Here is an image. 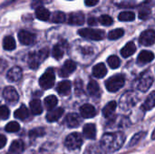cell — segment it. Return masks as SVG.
<instances>
[{"instance_id": "obj_44", "label": "cell", "mask_w": 155, "mask_h": 154, "mask_svg": "<svg viewBox=\"0 0 155 154\" xmlns=\"http://www.w3.org/2000/svg\"><path fill=\"white\" fill-rule=\"evenodd\" d=\"M98 2H99V0H84V3L87 6H94V5H97Z\"/></svg>"}, {"instance_id": "obj_18", "label": "cell", "mask_w": 155, "mask_h": 154, "mask_svg": "<svg viewBox=\"0 0 155 154\" xmlns=\"http://www.w3.org/2000/svg\"><path fill=\"white\" fill-rule=\"evenodd\" d=\"M6 77L9 81L11 82H17L21 79L22 77V70L21 68L15 66L13 68H11L6 74Z\"/></svg>"}, {"instance_id": "obj_8", "label": "cell", "mask_w": 155, "mask_h": 154, "mask_svg": "<svg viewBox=\"0 0 155 154\" xmlns=\"http://www.w3.org/2000/svg\"><path fill=\"white\" fill-rule=\"evenodd\" d=\"M153 83V76L150 72H145L142 74L136 84V87L141 92H147Z\"/></svg>"}, {"instance_id": "obj_43", "label": "cell", "mask_w": 155, "mask_h": 154, "mask_svg": "<svg viewBox=\"0 0 155 154\" xmlns=\"http://www.w3.org/2000/svg\"><path fill=\"white\" fill-rule=\"evenodd\" d=\"M150 14H151V12L149 9H143L139 13V17H140V19L145 20L150 15Z\"/></svg>"}, {"instance_id": "obj_12", "label": "cell", "mask_w": 155, "mask_h": 154, "mask_svg": "<svg viewBox=\"0 0 155 154\" xmlns=\"http://www.w3.org/2000/svg\"><path fill=\"white\" fill-rule=\"evenodd\" d=\"M80 113H81L82 117H84L85 119H89V118H93L95 116L96 110L93 105L86 103V104H84L83 106H81Z\"/></svg>"}, {"instance_id": "obj_9", "label": "cell", "mask_w": 155, "mask_h": 154, "mask_svg": "<svg viewBox=\"0 0 155 154\" xmlns=\"http://www.w3.org/2000/svg\"><path fill=\"white\" fill-rule=\"evenodd\" d=\"M139 43L142 45L149 46L155 43V32L152 29L143 32L139 37Z\"/></svg>"}, {"instance_id": "obj_33", "label": "cell", "mask_w": 155, "mask_h": 154, "mask_svg": "<svg viewBox=\"0 0 155 154\" xmlns=\"http://www.w3.org/2000/svg\"><path fill=\"white\" fill-rule=\"evenodd\" d=\"M65 19H66L65 14L63 13V12H60V11L54 12V13L52 15V17H51L52 22H53V23H56V24L64 23V22H65Z\"/></svg>"}, {"instance_id": "obj_22", "label": "cell", "mask_w": 155, "mask_h": 154, "mask_svg": "<svg viewBox=\"0 0 155 154\" xmlns=\"http://www.w3.org/2000/svg\"><path fill=\"white\" fill-rule=\"evenodd\" d=\"M24 151V143L22 141H15L12 143L9 150L8 154H20Z\"/></svg>"}, {"instance_id": "obj_5", "label": "cell", "mask_w": 155, "mask_h": 154, "mask_svg": "<svg viewBox=\"0 0 155 154\" xmlns=\"http://www.w3.org/2000/svg\"><path fill=\"white\" fill-rule=\"evenodd\" d=\"M78 34L86 39L99 41L104 38L105 33L100 29H93V28H83L78 31Z\"/></svg>"}, {"instance_id": "obj_15", "label": "cell", "mask_w": 155, "mask_h": 154, "mask_svg": "<svg viewBox=\"0 0 155 154\" xmlns=\"http://www.w3.org/2000/svg\"><path fill=\"white\" fill-rule=\"evenodd\" d=\"M76 69V64L74 61L72 60H67L64 64L62 69L60 70V75L63 77L68 76L70 74H72L74 70Z\"/></svg>"}, {"instance_id": "obj_41", "label": "cell", "mask_w": 155, "mask_h": 154, "mask_svg": "<svg viewBox=\"0 0 155 154\" xmlns=\"http://www.w3.org/2000/svg\"><path fill=\"white\" fill-rule=\"evenodd\" d=\"M45 134V130L43 128H36V129H34L32 130L30 133H29V136L31 138H34V137H40V136H43Z\"/></svg>"}, {"instance_id": "obj_1", "label": "cell", "mask_w": 155, "mask_h": 154, "mask_svg": "<svg viewBox=\"0 0 155 154\" xmlns=\"http://www.w3.org/2000/svg\"><path fill=\"white\" fill-rule=\"evenodd\" d=\"M125 142V135L122 132L110 133L103 136L100 142V147L106 153H112L122 148Z\"/></svg>"}, {"instance_id": "obj_34", "label": "cell", "mask_w": 155, "mask_h": 154, "mask_svg": "<svg viewBox=\"0 0 155 154\" xmlns=\"http://www.w3.org/2000/svg\"><path fill=\"white\" fill-rule=\"evenodd\" d=\"M64 46H63L61 44H56L53 48L52 54L55 59H57V60L61 59L64 56Z\"/></svg>"}, {"instance_id": "obj_13", "label": "cell", "mask_w": 155, "mask_h": 154, "mask_svg": "<svg viewBox=\"0 0 155 154\" xmlns=\"http://www.w3.org/2000/svg\"><path fill=\"white\" fill-rule=\"evenodd\" d=\"M68 23L70 25H82L84 23V15L81 12L71 13L68 17Z\"/></svg>"}, {"instance_id": "obj_27", "label": "cell", "mask_w": 155, "mask_h": 154, "mask_svg": "<svg viewBox=\"0 0 155 154\" xmlns=\"http://www.w3.org/2000/svg\"><path fill=\"white\" fill-rule=\"evenodd\" d=\"M30 109L34 114H36V115L41 114L43 112V106H42L40 100H38V99L32 100L30 103Z\"/></svg>"}, {"instance_id": "obj_36", "label": "cell", "mask_w": 155, "mask_h": 154, "mask_svg": "<svg viewBox=\"0 0 155 154\" xmlns=\"http://www.w3.org/2000/svg\"><path fill=\"white\" fill-rule=\"evenodd\" d=\"M84 154H105V152L102 150L100 145H89V147L85 150Z\"/></svg>"}, {"instance_id": "obj_29", "label": "cell", "mask_w": 155, "mask_h": 154, "mask_svg": "<svg viewBox=\"0 0 155 154\" xmlns=\"http://www.w3.org/2000/svg\"><path fill=\"white\" fill-rule=\"evenodd\" d=\"M87 90H88V93L92 96H98L99 93H100V87H99L98 84L95 81H91L88 84Z\"/></svg>"}, {"instance_id": "obj_48", "label": "cell", "mask_w": 155, "mask_h": 154, "mask_svg": "<svg viewBox=\"0 0 155 154\" xmlns=\"http://www.w3.org/2000/svg\"><path fill=\"white\" fill-rule=\"evenodd\" d=\"M152 139L155 140V129L154 131H153V134H152Z\"/></svg>"}, {"instance_id": "obj_35", "label": "cell", "mask_w": 155, "mask_h": 154, "mask_svg": "<svg viewBox=\"0 0 155 154\" xmlns=\"http://www.w3.org/2000/svg\"><path fill=\"white\" fill-rule=\"evenodd\" d=\"M146 135V133L143 132H140L138 133H136L134 136H133V138L131 139V141L128 143V147H133L134 145H136L137 143H139V142H141Z\"/></svg>"}, {"instance_id": "obj_25", "label": "cell", "mask_w": 155, "mask_h": 154, "mask_svg": "<svg viewBox=\"0 0 155 154\" xmlns=\"http://www.w3.org/2000/svg\"><path fill=\"white\" fill-rule=\"evenodd\" d=\"M35 16L41 21H47L50 17V12L46 8L39 6L35 10Z\"/></svg>"}, {"instance_id": "obj_6", "label": "cell", "mask_w": 155, "mask_h": 154, "mask_svg": "<svg viewBox=\"0 0 155 154\" xmlns=\"http://www.w3.org/2000/svg\"><path fill=\"white\" fill-rule=\"evenodd\" d=\"M82 144H83V138L79 133H76L69 134L64 141V145L68 150L71 151L79 149L82 146Z\"/></svg>"}, {"instance_id": "obj_37", "label": "cell", "mask_w": 155, "mask_h": 154, "mask_svg": "<svg viewBox=\"0 0 155 154\" xmlns=\"http://www.w3.org/2000/svg\"><path fill=\"white\" fill-rule=\"evenodd\" d=\"M107 63L109 64V66L113 69H116L120 66L121 64V62H120V59L118 56L116 55H111L110 57H108L107 59Z\"/></svg>"}, {"instance_id": "obj_7", "label": "cell", "mask_w": 155, "mask_h": 154, "mask_svg": "<svg viewBox=\"0 0 155 154\" xmlns=\"http://www.w3.org/2000/svg\"><path fill=\"white\" fill-rule=\"evenodd\" d=\"M55 81V76H54V72L53 69H47L45 71V73L40 77L39 79V84L40 86L45 90L50 89L51 87L54 86Z\"/></svg>"}, {"instance_id": "obj_19", "label": "cell", "mask_w": 155, "mask_h": 154, "mask_svg": "<svg viewBox=\"0 0 155 154\" xmlns=\"http://www.w3.org/2000/svg\"><path fill=\"white\" fill-rule=\"evenodd\" d=\"M84 136L87 139H94L96 136V127L94 123H87L84 126L83 129Z\"/></svg>"}, {"instance_id": "obj_4", "label": "cell", "mask_w": 155, "mask_h": 154, "mask_svg": "<svg viewBox=\"0 0 155 154\" xmlns=\"http://www.w3.org/2000/svg\"><path fill=\"white\" fill-rule=\"evenodd\" d=\"M125 83V78L123 74H117L113 77H110L105 82V86L109 92H117L119 91Z\"/></svg>"}, {"instance_id": "obj_21", "label": "cell", "mask_w": 155, "mask_h": 154, "mask_svg": "<svg viewBox=\"0 0 155 154\" xmlns=\"http://www.w3.org/2000/svg\"><path fill=\"white\" fill-rule=\"evenodd\" d=\"M71 83L69 81H63L58 84L57 85V92L61 95H67L71 92Z\"/></svg>"}, {"instance_id": "obj_24", "label": "cell", "mask_w": 155, "mask_h": 154, "mask_svg": "<svg viewBox=\"0 0 155 154\" xmlns=\"http://www.w3.org/2000/svg\"><path fill=\"white\" fill-rule=\"evenodd\" d=\"M155 106V91L152 92L149 96L146 98V100L144 101L142 108L144 110V111H150L152 110L153 107Z\"/></svg>"}, {"instance_id": "obj_26", "label": "cell", "mask_w": 155, "mask_h": 154, "mask_svg": "<svg viewBox=\"0 0 155 154\" xmlns=\"http://www.w3.org/2000/svg\"><path fill=\"white\" fill-rule=\"evenodd\" d=\"M116 107H117V104H116L115 102H114V101L113 102H110L103 109V114H104V116L105 118H110L114 114V113L115 112Z\"/></svg>"}, {"instance_id": "obj_46", "label": "cell", "mask_w": 155, "mask_h": 154, "mask_svg": "<svg viewBox=\"0 0 155 154\" xmlns=\"http://www.w3.org/2000/svg\"><path fill=\"white\" fill-rule=\"evenodd\" d=\"M82 88H83V84L81 82V80H77L75 82V91L78 93V91H82Z\"/></svg>"}, {"instance_id": "obj_3", "label": "cell", "mask_w": 155, "mask_h": 154, "mask_svg": "<svg viewBox=\"0 0 155 154\" xmlns=\"http://www.w3.org/2000/svg\"><path fill=\"white\" fill-rule=\"evenodd\" d=\"M49 54V51L47 48H43L37 53H32L29 54L28 64L32 69H35L38 67L40 63L45 60Z\"/></svg>"}, {"instance_id": "obj_32", "label": "cell", "mask_w": 155, "mask_h": 154, "mask_svg": "<svg viewBox=\"0 0 155 154\" xmlns=\"http://www.w3.org/2000/svg\"><path fill=\"white\" fill-rule=\"evenodd\" d=\"M28 114H29V112H28V109L25 106V105H22L21 107H19L15 112V117L17 118V119H20V120H25L28 117Z\"/></svg>"}, {"instance_id": "obj_42", "label": "cell", "mask_w": 155, "mask_h": 154, "mask_svg": "<svg viewBox=\"0 0 155 154\" xmlns=\"http://www.w3.org/2000/svg\"><path fill=\"white\" fill-rule=\"evenodd\" d=\"M10 111L6 106H0V119L5 120L9 117Z\"/></svg>"}, {"instance_id": "obj_16", "label": "cell", "mask_w": 155, "mask_h": 154, "mask_svg": "<svg viewBox=\"0 0 155 154\" xmlns=\"http://www.w3.org/2000/svg\"><path fill=\"white\" fill-rule=\"evenodd\" d=\"M63 113H64V109L62 107L53 109V110L49 111L48 113L46 114V120L50 123L56 122L62 117Z\"/></svg>"}, {"instance_id": "obj_39", "label": "cell", "mask_w": 155, "mask_h": 154, "mask_svg": "<svg viewBox=\"0 0 155 154\" xmlns=\"http://www.w3.org/2000/svg\"><path fill=\"white\" fill-rule=\"evenodd\" d=\"M5 129L8 133H16L19 131L20 125L16 122H10L9 123H7V125L5 126Z\"/></svg>"}, {"instance_id": "obj_14", "label": "cell", "mask_w": 155, "mask_h": 154, "mask_svg": "<svg viewBox=\"0 0 155 154\" xmlns=\"http://www.w3.org/2000/svg\"><path fill=\"white\" fill-rule=\"evenodd\" d=\"M153 59H154V54L151 51L144 50L139 54V55L137 57V62L140 64H145L152 62Z\"/></svg>"}, {"instance_id": "obj_2", "label": "cell", "mask_w": 155, "mask_h": 154, "mask_svg": "<svg viewBox=\"0 0 155 154\" xmlns=\"http://www.w3.org/2000/svg\"><path fill=\"white\" fill-rule=\"evenodd\" d=\"M138 100H139V97L135 92H133V91L126 92L120 98L119 106L123 111L126 112V111L131 110L136 104Z\"/></svg>"}, {"instance_id": "obj_40", "label": "cell", "mask_w": 155, "mask_h": 154, "mask_svg": "<svg viewBox=\"0 0 155 154\" xmlns=\"http://www.w3.org/2000/svg\"><path fill=\"white\" fill-rule=\"evenodd\" d=\"M98 21L103 25H111L113 24V19L110 15H103L98 18Z\"/></svg>"}, {"instance_id": "obj_47", "label": "cell", "mask_w": 155, "mask_h": 154, "mask_svg": "<svg viewBox=\"0 0 155 154\" xmlns=\"http://www.w3.org/2000/svg\"><path fill=\"white\" fill-rule=\"evenodd\" d=\"M88 24L90 25H96V19L94 17H90L88 19Z\"/></svg>"}, {"instance_id": "obj_30", "label": "cell", "mask_w": 155, "mask_h": 154, "mask_svg": "<svg viewBox=\"0 0 155 154\" xmlns=\"http://www.w3.org/2000/svg\"><path fill=\"white\" fill-rule=\"evenodd\" d=\"M45 106L47 110H53L57 104V98L54 95H49L45 99Z\"/></svg>"}, {"instance_id": "obj_11", "label": "cell", "mask_w": 155, "mask_h": 154, "mask_svg": "<svg viewBox=\"0 0 155 154\" xmlns=\"http://www.w3.org/2000/svg\"><path fill=\"white\" fill-rule=\"evenodd\" d=\"M3 96L4 98L8 101V102H16L18 100V93L16 92V90L12 87V86H8V87H5L4 92H3Z\"/></svg>"}, {"instance_id": "obj_10", "label": "cell", "mask_w": 155, "mask_h": 154, "mask_svg": "<svg viewBox=\"0 0 155 154\" xmlns=\"http://www.w3.org/2000/svg\"><path fill=\"white\" fill-rule=\"evenodd\" d=\"M18 39L21 44H23L25 45H30L35 42V35L28 31L22 30L18 33Z\"/></svg>"}, {"instance_id": "obj_20", "label": "cell", "mask_w": 155, "mask_h": 154, "mask_svg": "<svg viewBox=\"0 0 155 154\" xmlns=\"http://www.w3.org/2000/svg\"><path fill=\"white\" fill-rule=\"evenodd\" d=\"M136 51V47L134 42H129L128 44H126L121 50V54L123 57L126 58L129 57L131 55H133L134 54V52Z\"/></svg>"}, {"instance_id": "obj_23", "label": "cell", "mask_w": 155, "mask_h": 154, "mask_svg": "<svg viewBox=\"0 0 155 154\" xmlns=\"http://www.w3.org/2000/svg\"><path fill=\"white\" fill-rule=\"evenodd\" d=\"M106 73H107V69H106L105 65L104 64H102V63L94 65V68H93V74L96 78H103V77H104Z\"/></svg>"}, {"instance_id": "obj_28", "label": "cell", "mask_w": 155, "mask_h": 154, "mask_svg": "<svg viewBox=\"0 0 155 154\" xmlns=\"http://www.w3.org/2000/svg\"><path fill=\"white\" fill-rule=\"evenodd\" d=\"M4 49L7 51H12L15 48V41L12 36H5L3 41Z\"/></svg>"}, {"instance_id": "obj_38", "label": "cell", "mask_w": 155, "mask_h": 154, "mask_svg": "<svg viewBox=\"0 0 155 154\" xmlns=\"http://www.w3.org/2000/svg\"><path fill=\"white\" fill-rule=\"evenodd\" d=\"M124 34V31L122 29V28H117V29H114L113 31H111L109 34H108V38L110 40H116L120 37H122Z\"/></svg>"}, {"instance_id": "obj_31", "label": "cell", "mask_w": 155, "mask_h": 154, "mask_svg": "<svg viewBox=\"0 0 155 154\" xmlns=\"http://www.w3.org/2000/svg\"><path fill=\"white\" fill-rule=\"evenodd\" d=\"M134 18H135V15L131 11H124L120 13V15H118V19L123 22H131L134 21Z\"/></svg>"}, {"instance_id": "obj_17", "label": "cell", "mask_w": 155, "mask_h": 154, "mask_svg": "<svg viewBox=\"0 0 155 154\" xmlns=\"http://www.w3.org/2000/svg\"><path fill=\"white\" fill-rule=\"evenodd\" d=\"M65 123L70 128H76L81 123V118L76 113H69L65 118Z\"/></svg>"}, {"instance_id": "obj_49", "label": "cell", "mask_w": 155, "mask_h": 154, "mask_svg": "<svg viewBox=\"0 0 155 154\" xmlns=\"http://www.w3.org/2000/svg\"><path fill=\"white\" fill-rule=\"evenodd\" d=\"M15 0H7V4H10V3H12V2H14Z\"/></svg>"}, {"instance_id": "obj_45", "label": "cell", "mask_w": 155, "mask_h": 154, "mask_svg": "<svg viewBox=\"0 0 155 154\" xmlns=\"http://www.w3.org/2000/svg\"><path fill=\"white\" fill-rule=\"evenodd\" d=\"M6 143V138L5 135H2L0 134V149H2Z\"/></svg>"}]
</instances>
